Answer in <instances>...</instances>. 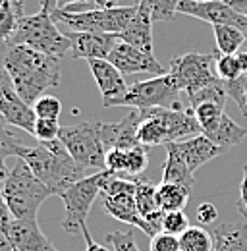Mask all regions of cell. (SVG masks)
Returning a JSON list of instances; mask_svg holds the SVG:
<instances>
[{
  "instance_id": "1",
  "label": "cell",
  "mask_w": 247,
  "mask_h": 251,
  "mask_svg": "<svg viewBox=\"0 0 247 251\" xmlns=\"http://www.w3.org/2000/svg\"><path fill=\"white\" fill-rule=\"evenodd\" d=\"M0 60L12 79L14 91L31 106L45 91L60 83L62 58L39 52L25 45L8 43L0 54Z\"/></svg>"
},
{
  "instance_id": "2",
  "label": "cell",
  "mask_w": 247,
  "mask_h": 251,
  "mask_svg": "<svg viewBox=\"0 0 247 251\" xmlns=\"http://www.w3.org/2000/svg\"><path fill=\"white\" fill-rule=\"evenodd\" d=\"M16 157L22 158L35 172V176L52 189L54 195H60L83 178L85 168L74 160L60 139L39 141L35 147L20 145Z\"/></svg>"
},
{
  "instance_id": "3",
  "label": "cell",
  "mask_w": 247,
  "mask_h": 251,
  "mask_svg": "<svg viewBox=\"0 0 247 251\" xmlns=\"http://www.w3.org/2000/svg\"><path fill=\"white\" fill-rule=\"evenodd\" d=\"M2 195L14 219H37L41 205L54 193L20 158L2 184Z\"/></svg>"
},
{
  "instance_id": "4",
  "label": "cell",
  "mask_w": 247,
  "mask_h": 251,
  "mask_svg": "<svg viewBox=\"0 0 247 251\" xmlns=\"http://www.w3.org/2000/svg\"><path fill=\"white\" fill-rule=\"evenodd\" d=\"M10 43L25 45L29 49L56 56V58H66V54L70 56V50H72V43L68 35L56 27L52 14L43 10L33 16H24Z\"/></svg>"
},
{
  "instance_id": "5",
  "label": "cell",
  "mask_w": 247,
  "mask_h": 251,
  "mask_svg": "<svg viewBox=\"0 0 247 251\" xmlns=\"http://www.w3.org/2000/svg\"><path fill=\"white\" fill-rule=\"evenodd\" d=\"M112 176H118V174H114L112 170H99L91 176H83L81 180H77L74 186H70L58 195L64 203L62 228L68 234L81 232V228L87 224V217L95 199L100 195L102 188Z\"/></svg>"
},
{
  "instance_id": "6",
  "label": "cell",
  "mask_w": 247,
  "mask_h": 251,
  "mask_svg": "<svg viewBox=\"0 0 247 251\" xmlns=\"http://www.w3.org/2000/svg\"><path fill=\"white\" fill-rule=\"evenodd\" d=\"M137 14V4L129 6H116V8H93L85 12L77 10H68V8H56L52 12L54 22L64 24L72 31H91V33H110V35H120V33L131 24L133 16Z\"/></svg>"
},
{
  "instance_id": "7",
  "label": "cell",
  "mask_w": 247,
  "mask_h": 251,
  "mask_svg": "<svg viewBox=\"0 0 247 251\" xmlns=\"http://www.w3.org/2000/svg\"><path fill=\"white\" fill-rule=\"evenodd\" d=\"M180 87L170 74H162L145 81H135L127 87L124 97L112 100L106 108L112 106H127L137 110L147 108H184L180 100Z\"/></svg>"
},
{
  "instance_id": "8",
  "label": "cell",
  "mask_w": 247,
  "mask_h": 251,
  "mask_svg": "<svg viewBox=\"0 0 247 251\" xmlns=\"http://www.w3.org/2000/svg\"><path fill=\"white\" fill-rule=\"evenodd\" d=\"M102 122H83V124L62 126L60 139L68 153L79 162L83 168H95V170H106L104 157L106 147L100 133Z\"/></svg>"
},
{
  "instance_id": "9",
  "label": "cell",
  "mask_w": 247,
  "mask_h": 251,
  "mask_svg": "<svg viewBox=\"0 0 247 251\" xmlns=\"http://www.w3.org/2000/svg\"><path fill=\"white\" fill-rule=\"evenodd\" d=\"M216 52L203 54V52H187L182 56L172 58L170 62V75L178 83V87L187 95H193L209 85H215L220 77L215 75Z\"/></svg>"
},
{
  "instance_id": "10",
  "label": "cell",
  "mask_w": 247,
  "mask_h": 251,
  "mask_svg": "<svg viewBox=\"0 0 247 251\" xmlns=\"http://www.w3.org/2000/svg\"><path fill=\"white\" fill-rule=\"evenodd\" d=\"M178 12L207 22L211 25H236L247 35V16L238 12L228 0H209V2L180 0Z\"/></svg>"
},
{
  "instance_id": "11",
  "label": "cell",
  "mask_w": 247,
  "mask_h": 251,
  "mask_svg": "<svg viewBox=\"0 0 247 251\" xmlns=\"http://www.w3.org/2000/svg\"><path fill=\"white\" fill-rule=\"evenodd\" d=\"M108 62H112L124 75H131V74H154V75H162L166 74L164 66L154 58L153 52H145L137 47H131L127 43H118L112 52L106 58Z\"/></svg>"
},
{
  "instance_id": "12",
  "label": "cell",
  "mask_w": 247,
  "mask_h": 251,
  "mask_svg": "<svg viewBox=\"0 0 247 251\" xmlns=\"http://www.w3.org/2000/svg\"><path fill=\"white\" fill-rule=\"evenodd\" d=\"M14 251H56L37 219H14L4 230Z\"/></svg>"
},
{
  "instance_id": "13",
  "label": "cell",
  "mask_w": 247,
  "mask_h": 251,
  "mask_svg": "<svg viewBox=\"0 0 247 251\" xmlns=\"http://www.w3.org/2000/svg\"><path fill=\"white\" fill-rule=\"evenodd\" d=\"M70 43H72V50L70 56L72 58H108V54L112 52V49L118 45V37L110 35V33H91V31H66Z\"/></svg>"
},
{
  "instance_id": "14",
  "label": "cell",
  "mask_w": 247,
  "mask_h": 251,
  "mask_svg": "<svg viewBox=\"0 0 247 251\" xmlns=\"http://www.w3.org/2000/svg\"><path fill=\"white\" fill-rule=\"evenodd\" d=\"M91 74L95 77V83L99 85L100 95H102V106L106 108L112 100L120 99L127 91V83L124 79V74L114 66L108 62L106 58H91L87 60Z\"/></svg>"
},
{
  "instance_id": "15",
  "label": "cell",
  "mask_w": 247,
  "mask_h": 251,
  "mask_svg": "<svg viewBox=\"0 0 247 251\" xmlns=\"http://www.w3.org/2000/svg\"><path fill=\"white\" fill-rule=\"evenodd\" d=\"M139 122H141V110L137 108H133L120 122H102L100 133H102L106 151L108 149H131L139 145V139H137Z\"/></svg>"
},
{
  "instance_id": "16",
  "label": "cell",
  "mask_w": 247,
  "mask_h": 251,
  "mask_svg": "<svg viewBox=\"0 0 247 251\" xmlns=\"http://www.w3.org/2000/svg\"><path fill=\"white\" fill-rule=\"evenodd\" d=\"M102 207L112 219L125 222L133 228L143 230L147 236L153 238V230L149 222L141 217L135 201V193H114V195H102Z\"/></svg>"
},
{
  "instance_id": "17",
  "label": "cell",
  "mask_w": 247,
  "mask_h": 251,
  "mask_svg": "<svg viewBox=\"0 0 247 251\" xmlns=\"http://www.w3.org/2000/svg\"><path fill=\"white\" fill-rule=\"evenodd\" d=\"M0 114L6 118V122L33 135L35 131V110L27 104L20 95L14 91V87H4L0 89Z\"/></svg>"
},
{
  "instance_id": "18",
  "label": "cell",
  "mask_w": 247,
  "mask_h": 251,
  "mask_svg": "<svg viewBox=\"0 0 247 251\" xmlns=\"http://www.w3.org/2000/svg\"><path fill=\"white\" fill-rule=\"evenodd\" d=\"M178 151L182 153V157L185 158L187 166L191 172H195L199 166H203L205 162L213 160V158L220 157L228 151H224L222 147H218L213 139H209L205 133H199V135H193V137H187L184 141H174Z\"/></svg>"
},
{
  "instance_id": "19",
  "label": "cell",
  "mask_w": 247,
  "mask_h": 251,
  "mask_svg": "<svg viewBox=\"0 0 247 251\" xmlns=\"http://www.w3.org/2000/svg\"><path fill=\"white\" fill-rule=\"evenodd\" d=\"M153 18L151 10L145 2L137 4V14L133 16L131 24L118 35V41L127 43L131 47H137L145 52H153Z\"/></svg>"
},
{
  "instance_id": "20",
  "label": "cell",
  "mask_w": 247,
  "mask_h": 251,
  "mask_svg": "<svg viewBox=\"0 0 247 251\" xmlns=\"http://www.w3.org/2000/svg\"><path fill=\"white\" fill-rule=\"evenodd\" d=\"M213 232V251H247V222H224Z\"/></svg>"
},
{
  "instance_id": "21",
  "label": "cell",
  "mask_w": 247,
  "mask_h": 251,
  "mask_svg": "<svg viewBox=\"0 0 247 251\" xmlns=\"http://www.w3.org/2000/svg\"><path fill=\"white\" fill-rule=\"evenodd\" d=\"M166 160L162 164V182L166 184H182L191 188L195 184L193 172L189 170L185 158L178 151L176 143H166Z\"/></svg>"
},
{
  "instance_id": "22",
  "label": "cell",
  "mask_w": 247,
  "mask_h": 251,
  "mask_svg": "<svg viewBox=\"0 0 247 251\" xmlns=\"http://www.w3.org/2000/svg\"><path fill=\"white\" fill-rule=\"evenodd\" d=\"M189 195H191V188L182 184L160 182V186H156V203H158V209L164 213L184 211L185 205L189 203Z\"/></svg>"
},
{
  "instance_id": "23",
  "label": "cell",
  "mask_w": 247,
  "mask_h": 251,
  "mask_svg": "<svg viewBox=\"0 0 247 251\" xmlns=\"http://www.w3.org/2000/svg\"><path fill=\"white\" fill-rule=\"evenodd\" d=\"M24 0H0V45L6 47L24 18Z\"/></svg>"
},
{
  "instance_id": "24",
  "label": "cell",
  "mask_w": 247,
  "mask_h": 251,
  "mask_svg": "<svg viewBox=\"0 0 247 251\" xmlns=\"http://www.w3.org/2000/svg\"><path fill=\"white\" fill-rule=\"evenodd\" d=\"M209 139H213L218 147H222L224 151H230L234 145L242 143L244 137L247 135V129L242 127L240 124H236L228 114L222 116L220 124L216 126L211 133H205Z\"/></svg>"
},
{
  "instance_id": "25",
  "label": "cell",
  "mask_w": 247,
  "mask_h": 251,
  "mask_svg": "<svg viewBox=\"0 0 247 251\" xmlns=\"http://www.w3.org/2000/svg\"><path fill=\"white\" fill-rule=\"evenodd\" d=\"M216 41V50L220 54H236L240 47L247 41L246 31L236 25H213Z\"/></svg>"
},
{
  "instance_id": "26",
  "label": "cell",
  "mask_w": 247,
  "mask_h": 251,
  "mask_svg": "<svg viewBox=\"0 0 247 251\" xmlns=\"http://www.w3.org/2000/svg\"><path fill=\"white\" fill-rule=\"evenodd\" d=\"M195 112V118L201 126V133H211L216 126L220 124L224 112V102L220 100H205L195 106H191Z\"/></svg>"
},
{
  "instance_id": "27",
  "label": "cell",
  "mask_w": 247,
  "mask_h": 251,
  "mask_svg": "<svg viewBox=\"0 0 247 251\" xmlns=\"http://www.w3.org/2000/svg\"><path fill=\"white\" fill-rule=\"evenodd\" d=\"M182 251H213V232L203 226H189L184 234H180Z\"/></svg>"
},
{
  "instance_id": "28",
  "label": "cell",
  "mask_w": 247,
  "mask_h": 251,
  "mask_svg": "<svg viewBox=\"0 0 247 251\" xmlns=\"http://www.w3.org/2000/svg\"><path fill=\"white\" fill-rule=\"evenodd\" d=\"M135 201H137V209H139L141 217L145 220H147V217L160 211L158 203H156V186L151 180H137Z\"/></svg>"
},
{
  "instance_id": "29",
  "label": "cell",
  "mask_w": 247,
  "mask_h": 251,
  "mask_svg": "<svg viewBox=\"0 0 247 251\" xmlns=\"http://www.w3.org/2000/svg\"><path fill=\"white\" fill-rule=\"evenodd\" d=\"M215 52H216V60H215L216 75H218L222 81L238 79V77L244 74L238 54H220L218 50H215Z\"/></svg>"
},
{
  "instance_id": "30",
  "label": "cell",
  "mask_w": 247,
  "mask_h": 251,
  "mask_svg": "<svg viewBox=\"0 0 247 251\" xmlns=\"http://www.w3.org/2000/svg\"><path fill=\"white\" fill-rule=\"evenodd\" d=\"M147 4V8L151 10V18L153 22H172L176 18L178 12V4L180 0H141Z\"/></svg>"
},
{
  "instance_id": "31",
  "label": "cell",
  "mask_w": 247,
  "mask_h": 251,
  "mask_svg": "<svg viewBox=\"0 0 247 251\" xmlns=\"http://www.w3.org/2000/svg\"><path fill=\"white\" fill-rule=\"evenodd\" d=\"M222 83H224L226 95L236 100V104H238L242 116H247V72L242 74L238 79L222 81Z\"/></svg>"
},
{
  "instance_id": "32",
  "label": "cell",
  "mask_w": 247,
  "mask_h": 251,
  "mask_svg": "<svg viewBox=\"0 0 247 251\" xmlns=\"http://www.w3.org/2000/svg\"><path fill=\"white\" fill-rule=\"evenodd\" d=\"M33 110L37 118H50V120H58L62 112V102L58 97L54 95H43L33 102Z\"/></svg>"
},
{
  "instance_id": "33",
  "label": "cell",
  "mask_w": 247,
  "mask_h": 251,
  "mask_svg": "<svg viewBox=\"0 0 247 251\" xmlns=\"http://www.w3.org/2000/svg\"><path fill=\"white\" fill-rule=\"evenodd\" d=\"M149 166V147L145 145H135L131 149H127V176H139L143 170H147Z\"/></svg>"
},
{
  "instance_id": "34",
  "label": "cell",
  "mask_w": 247,
  "mask_h": 251,
  "mask_svg": "<svg viewBox=\"0 0 247 251\" xmlns=\"http://www.w3.org/2000/svg\"><path fill=\"white\" fill-rule=\"evenodd\" d=\"M189 228V220L185 217L184 211H172V213H164L162 219V232L180 236Z\"/></svg>"
},
{
  "instance_id": "35",
  "label": "cell",
  "mask_w": 247,
  "mask_h": 251,
  "mask_svg": "<svg viewBox=\"0 0 247 251\" xmlns=\"http://www.w3.org/2000/svg\"><path fill=\"white\" fill-rule=\"evenodd\" d=\"M60 129H62V126L58 124V120H50V118H37L33 135H35L39 141H52V139H58Z\"/></svg>"
},
{
  "instance_id": "36",
  "label": "cell",
  "mask_w": 247,
  "mask_h": 251,
  "mask_svg": "<svg viewBox=\"0 0 247 251\" xmlns=\"http://www.w3.org/2000/svg\"><path fill=\"white\" fill-rule=\"evenodd\" d=\"M20 139H18V133L10 127H4L0 131V158L6 160L8 157H16L18 153V147H20Z\"/></svg>"
},
{
  "instance_id": "37",
  "label": "cell",
  "mask_w": 247,
  "mask_h": 251,
  "mask_svg": "<svg viewBox=\"0 0 247 251\" xmlns=\"http://www.w3.org/2000/svg\"><path fill=\"white\" fill-rule=\"evenodd\" d=\"M106 170H112L114 174H125L127 170V149H108L104 157Z\"/></svg>"
},
{
  "instance_id": "38",
  "label": "cell",
  "mask_w": 247,
  "mask_h": 251,
  "mask_svg": "<svg viewBox=\"0 0 247 251\" xmlns=\"http://www.w3.org/2000/svg\"><path fill=\"white\" fill-rule=\"evenodd\" d=\"M151 251H182L180 248V236L168 234V232H158L151 238Z\"/></svg>"
},
{
  "instance_id": "39",
  "label": "cell",
  "mask_w": 247,
  "mask_h": 251,
  "mask_svg": "<svg viewBox=\"0 0 247 251\" xmlns=\"http://www.w3.org/2000/svg\"><path fill=\"white\" fill-rule=\"evenodd\" d=\"M195 217L197 220L201 222V224H213L216 222L218 219V209H216L213 203H209V201H203L199 207H197V211H195Z\"/></svg>"
},
{
  "instance_id": "40",
  "label": "cell",
  "mask_w": 247,
  "mask_h": 251,
  "mask_svg": "<svg viewBox=\"0 0 247 251\" xmlns=\"http://www.w3.org/2000/svg\"><path fill=\"white\" fill-rule=\"evenodd\" d=\"M238 213L244 217L247 222V164H244V180L240 186V199H238Z\"/></svg>"
},
{
  "instance_id": "41",
  "label": "cell",
  "mask_w": 247,
  "mask_h": 251,
  "mask_svg": "<svg viewBox=\"0 0 247 251\" xmlns=\"http://www.w3.org/2000/svg\"><path fill=\"white\" fill-rule=\"evenodd\" d=\"M12 220H14L12 211H10V207H8V203H6L4 195H2V189H0V230L4 232Z\"/></svg>"
},
{
  "instance_id": "42",
  "label": "cell",
  "mask_w": 247,
  "mask_h": 251,
  "mask_svg": "<svg viewBox=\"0 0 247 251\" xmlns=\"http://www.w3.org/2000/svg\"><path fill=\"white\" fill-rule=\"evenodd\" d=\"M81 234H83V238H85V246H87V251H114V250H108L106 246H100L99 242H95L91 238V234H89V228H87V224L81 228Z\"/></svg>"
},
{
  "instance_id": "43",
  "label": "cell",
  "mask_w": 247,
  "mask_h": 251,
  "mask_svg": "<svg viewBox=\"0 0 247 251\" xmlns=\"http://www.w3.org/2000/svg\"><path fill=\"white\" fill-rule=\"evenodd\" d=\"M4 87H12V79H10V75H8L2 60H0V89H4Z\"/></svg>"
},
{
  "instance_id": "44",
  "label": "cell",
  "mask_w": 247,
  "mask_h": 251,
  "mask_svg": "<svg viewBox=\"0 0 247 251\" xmlns=\"http://www.w3.org/2000/svg\"><path fill=\"white\" fill-rule=\"evenodd\" d=\"M91 4L95 8L106 10V8H116L118 6V0H91Z\"/></svg>"
},
{
  "instance_id": "45",
  "label": "cell",
  "mask_w": 247,
  "mask_h": 251,
  "mask_svg": "<svg viewBox=\"0 0 247 251\" xmlns=\"http://www.w3.org/2000/svg\"><path fill=\"white\" fill-rule=\"evenodd\" d=\"M58 8V0H41V10L52 14Z\"/></svg>"
},
{
  "instance_id": "46",
  "label": "cell",
  "mask_w": 247,
  "mask_h": 251,
  "mask_svg": "<svg viewBox=\"0 0 247 251\" xmlns=\"http://www.w3.org/2000/svg\"><path fill=\"white\" fill-rule=\"evenodd\" d=\"M238 12H242L244 16H247V0H228Z\"/></svg>"
},
{
  "instance_id": "47",
  "label": "cell",
  "mask_w": 247,
  "mask_h": 251,
  "mask_svg": "<svg viewBox=\"0 0 247 251\" xmlns=\"http://www.w3.org/2000/svg\"><path fill=\"white\" fill-rule=\"evenodd\" d=\"M0 251H14L12 244L8 242V238H6V234L2 230H0Z\"/></svg>"
},
{
  "instance_id": "48",
  "label": "cell",
  "mask_w": 247,
  "mask_h": 251,
  "mask_svg": "<svg viewBox=\"0 0 247 251\" xmlns=\"http://www.w3.org/2000/svg\"><path fill=\"white\" fill-rule=\"evenodd\" d=\"M70 4H91V0H58V8H66Z\"/></svg>"
},
{
  "instance_id": "49",
  "label": "cell",
  "mask_w": 247,
  "mask_h": 251,
  "mask_svg": "<svg viewBox=\"0 0 247 251\" xmlns=\"http://www.w3.org/2000/svg\"><path fill=\"white\" fill-rule=\"evenodd\" d=\"M8 174H10V170L6 168V162L0 158V184H4V180L8 178Z\"/></svg>"
},
{
  "instance_id": "50",
  "label": "cell",
  "mask_w": 247,
  "mask_h": 251,
  "mask_svg": "<svg viewBox=\"0 0 247 251\" xmlns=\"http://www.w3.org/2000/svg\"><path fill=\"white\" fill-rule=\"evenodd\" d=\"M6 124H8V122H6V118H4L2 114H0V131H2L4 127H6Z\"/></svg>"
},
{
  "instance_id": "51",
  "label": "cell",
  "mask_w": 247,
  "mask_h": 251,
  "mask_svg": "<svg viewBox=\"0 0 247 251\" xmlns=\"http://www.w3.org/2000/svg\"><path fill=\"white\" fill-rule=\"evenodd\" d=\"M139 2H141V0H131V4H139Z\"/></svg>"
},
{
  "instance_id": "52",
  "label": "cell",
  "mask_w": 247,
  "mask_h": 251,
  "mask_svg": "<svg viewBox=\"0 0 247 251\" xmlns=\"http://www.w3.org/2000/svg\"><path fill=\"white\" fill-rule=\"evenodd\" d=\"M2 50H4V47H2V45H0V54H2Z\"/></svg>"
},
{
  "instance_id": "53",
  "label": "cell",
  "mask_w": 247,
  "mask_h": 251,
  "mask_svg": "<svg viewBox=\"0 0 247 251\" xmlns=\"http://www.w3.org/2000/svg\"><path fill=\"white\" fill-rule=\"evenodd\" d=\"M127 251H139V248H135V250H127Z\"/></svg>"
},
{
  "instance_id": "54",
  "label": "cell",
  "mask_w": 247,
  "mask_h": 251,
  "mask_svg": "<svg viewBox=\"0 0 247 251\" xmlns=\"http://www.w3.org/2000/svg\"><path fill=\"white\" fill-rule=\"evenodd\" d=\"M199 2H209V0H199Z\"/></svg>"
}]
</instances>
